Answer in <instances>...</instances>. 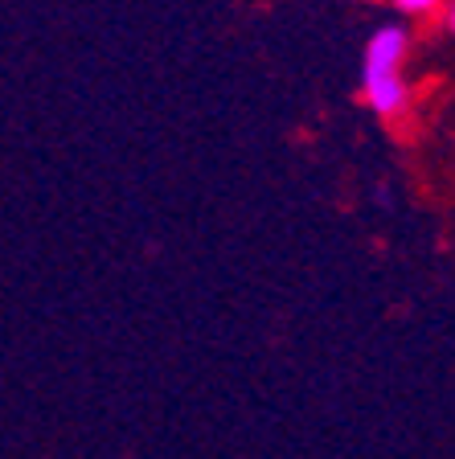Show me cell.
I'll return each instance as SVG.
<instances>
[{
	"instance_id": "obj_1",
	"label": "cell",
	"mask_w": 455,
	"mask_h": 459,
	"mask_svg": "<svg viewBox=\"0 0 455 459\" xmlns=\"http://www.w3.org/2000/svg\"><path fill=\"white\" fill-rule=\"evenodd\" d=\"M407 54V29L386 25L373 33L370 49H365V74H361V86H365V99L378 115H398L407 107V86L398 78V62Z\"/></svg>"
},
{
	"instance_id": "obj_2",
	"label": "cell",
	"mask_w": 455,
	"mask_h": 459,
	"mask_svg": "<svg viewBox=\"0 0 455 459\" xmlns=\"http://www.w3.org/2000/svg\"><path fill=\"white\" fill-rule=\"evenodd\" d=\"M435 0H398V9H407V13H423V9H431Z\"/></svg>"
},
{
	"instance_id": "obj_3",
	"label": "cell",
	"mask_w": 455,
	"mask_h": 459,
	"mask_svg": "<svg viewBox=\"0 0 455 459\" xmlns=\"http://www.w3.org/2000/svg\"><path fill=\"white\" fill-rule=\"evenodd\" d=\"M451 29H455V4H451Z\"/></svg>"
}]
</instances>
